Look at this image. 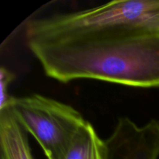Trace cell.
Instances as JSON below:
<instances>
[{"label":"cell","mask_w":159,"mask_h":159,"mask_svg":"<svg viewBox=\"0 0 159 159\" xmlns=\"http://www.w3.org/2000/svg\"><path fill=\"white\" fill-rule=\"evenodd\" d=\"M104 145L106 159H158L159 120L138 126L130 118L120 117Z\"/></svg>","instance_id":"obj_4"},{"label":"cell","mask_w":159,"mask_h":159,"mask_svg":"<svg viewBox=\"0 0 159 159\" xmlns=\"http://www.w3.org/2000/svg\"><path fill=\"white\" fill-rule=\"evenodd\" d=\"M6 107L35 138L48 159L60 158L86 121L71 106L40 94L12 96Z\"/></svg>","instance_id":"obj_3"},{"label":"cell","mask_w":159,"mask_h":159,"mask_svg":"<svg viewBox=\"0 0 159 159\" xmlns=\"http://www.w3.org/2000/svg\"><path fill=\"white\" fill-rule=\"evenodd\" d=\"M159 33V0L113 1L97 7L27 23V43L99 40L135 33Z\"/></svg>","instance_id":"obj_2"},{"label":"cell","mask_w":159,"mask_h":159,"mask_svg":"<svg viewBox=\"0 0 159 159\" xmlns=\"http://www.w3.org/2000/svg\"><path fill=\"white\" fill-rule=\"evenodd\" d=\"M59 159H106L104 140L86 120Z\"/></svg>","instance_id":"obj_6"},{"label":"cell","mask_w":159,"mask_h":159,"mask_svg":"<svg viewBox=\"0 0 159 159\" xmlns=\"http://www.w3.org/2000/svg\"><path fill=\"white\" fill-rule=\"evenodd\" d=\"M0 159H34L28 133L9 107L0 110Z\"/></svg>","instance_id":"obj_5"},{"label":"cell","mask_w":159,"mask_h":159,"mask_svg":"<svg viewBox=\"0 0 159 159\" xmlns=\"http://www.w3.org/2000/svg\"><path fill=\"white\" fill-rule=\"evenodd\" d=\"M27 44L45 74L59 82L89 79L139 88L159 87V33Z\"/></svg>","instance_id":"obj_1"},{"label":"cell","mask_w":159,"mask_h":159,"mask_svg":"<svg viewBox=\"0 0 159 159\" xmlns=\"http://www.w3.org/2000/svg\"><path fill=\"white\" fill-rule=\"evenodd\" d=\"M13 73L5 67H1L0 68V86H1V102H0V110L6 108L9 104L12 96L8 94L9 85L13 81Z\"/></svg>","instance_id":"obj_7"}]
</instances>
